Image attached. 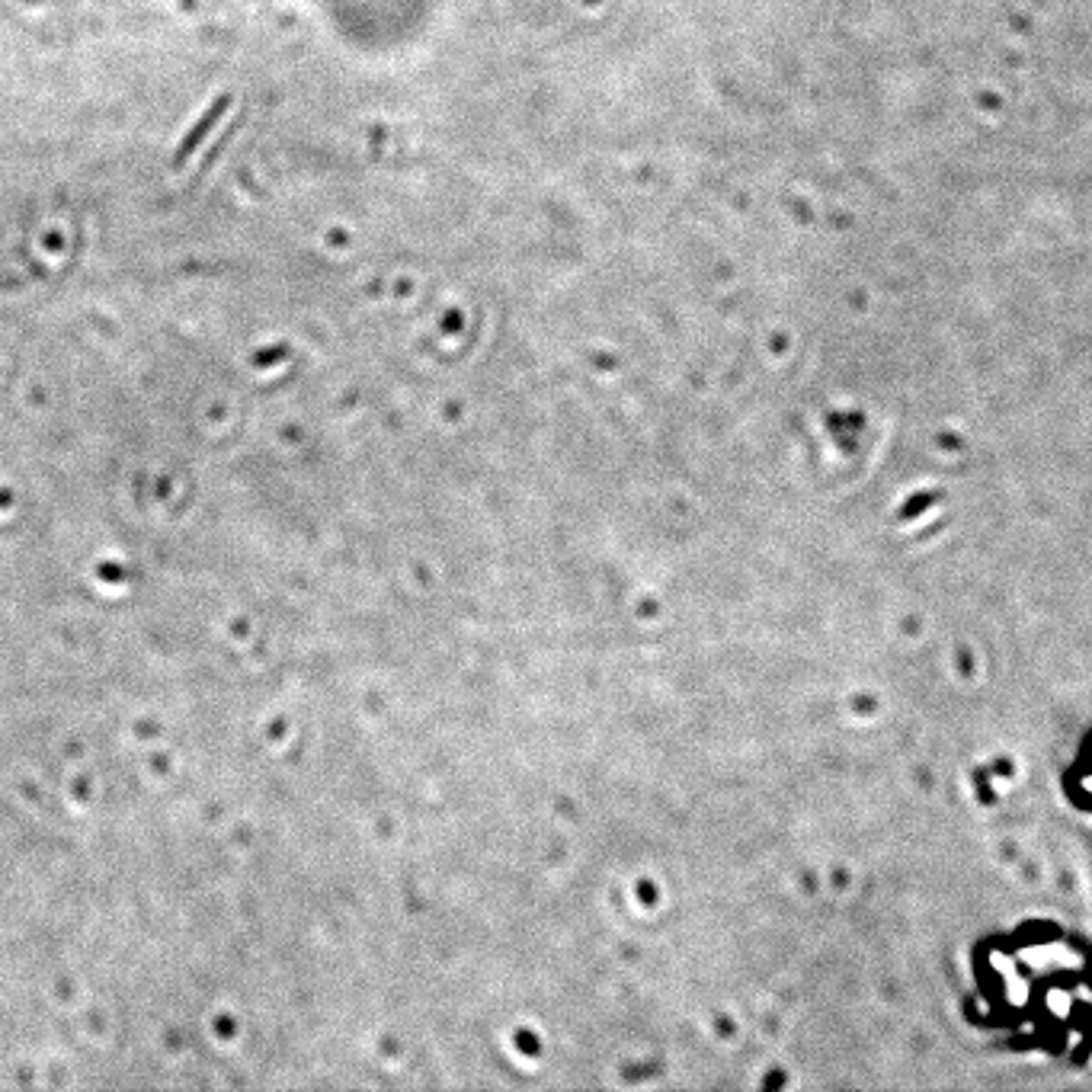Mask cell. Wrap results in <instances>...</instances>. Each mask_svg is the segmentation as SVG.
<instances>
[{
	"label": "cell",
	"instance_id": "1",
	"mask_svg": "<svg viewBox=\"0 0 1092 1092\" xmlns=\"http://www.w3.org/2000/svg\"><path fill=\"white\" fill-rule=\"evenodd\" d=\"M231 103H234V97L231 94H222L218 100H212V106L202 112V119L192 125V129L183 135V142L177 145V151H174V157H170V167L174 170H183L192 160V154L199 151V147L209 142V135L218 129V122H222L225 116H228V109H231Z\"/></svg>",
	"mask_w": 1092,
	"mask_h": 1092
}]
</instances>
